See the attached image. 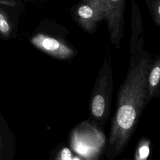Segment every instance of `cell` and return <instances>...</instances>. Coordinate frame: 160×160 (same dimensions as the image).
I'll return each mask as SVG.
<instances>
[{"mask_svg":"<svg viewBox=\"0 0 160 160\" xmlns=\"http://www.w3.org/2000/svg\"><path fill=\"white\" fill-rule=\"evenodd\" d=\"M85 160H91V159H85Z\"/></svg>","mask_w":160,"mask_h":160,"instance_id":"11","label":"cell"},{"mask_svg":"<svg viewBox=\"0 0 160 160\" xmlns=\"http://www.w3.org/2000/svg\"><path fill=\"white\" fill-rule=\"evenodd\" d=\"M112 5L111 14L107 19L109 39L117 49L121 47L124 36V14L126 0H109Z\"/></svg>","mask_w":160,"mask_h":160,"instance_id":"5","label":"cell"},{"mask_svg":"<svg viewBox=\"0 0 160 160\" xmlns=\"http://www.w3.org/2000/svg\"><path fill=\"white\" fill-rule=\"evenodd\" d=\"M15 30V22L11 18L7 12L5 6L1 5L0 9V33L1 36L4 39L11 38Z\"/></svg>","mask_w":160,"mask_h":160,"instance_id":"7","label":"cell"},{"mask_svg":"<svg viewBox=\"0 0 160 160\" xmlns=\"http://www.w3.org/2000/svg\"><path fill=\"white\" fill-rule=\"evenodd\" d=\"M56 160H72V154L69 149L62 148L59 152Z\"/></svg>","mask_w":160,"mask_h":160,"instance_id":"10","label":"cell"},{"mask_svg":"<svg viewBox=\"0 0 160 160\" xmlns=\"http://www.w3.org/2000/svg\"><path fill=\"white\" fill-rule=\"evenodd\" d=\"M111 10L109 0H81L72 7L71 16L84 31L92 33L102 21H107Z\"/></svg>","mask_w":160,"mask_h":160,"instance_id":"4","label":"cell"},{"mask_svg":"<svg viewBox=\"0 0 160 160\" xmlns=\"http://www.w3.org/2000/svg\"><path fill=\"white\" fill-rule=\"evenodd\" d=\"M65 30L55 22H41L31 36L30 43L51 57L69 60L76 55L77 51L66 38Z\"/></svg>","mask_w":160,"mask_h":160,"instance_id":"2","label":"cell"},{"mask_svg":"<svg viewBox=\"0 0 160 160\" xmlns=\"http://www.w3.org/2000/svg\"><path fill=\"white\" fill-rule=\"evenodd\" d=\"M148 11L157 27L160 26V0H145Z\"/></svg>","mask_w":160,"mask_h":160,"instance_id":"9","label":"cell"},{"mask_svg":"<svg viewBox=\"0 0 160 160\" xmlns=\"http://www.w3.org/2000/svg\"><path fill=\"white\" fill-rule=\"evenodd\" d=\"M129 48L128 69L117 92L116 110L108 139V149L114 156L120 154L127 146L150 101L148 78L152 58L144 49L143 34L136 42H130Z\"/></svg>","mask_w":160,"mask_h":160,"instance_id":"1","label":"cell"},{"mask_svg":"<svg viewBox=\"0 0 160 160\" xmlns=\"http://www.w3.org/2000/svg\"><path fill=\"white\" fill-rule=\"evenodd\" d=\"M113 77L111 56L108 54L99 70L89 101L90 112L98 121H106L111 109Z\"/></svg>","mask_w":160,"mask_h":160,"instance_id":"3","label":"cell"},{"mask_svg":"<svg viewBox=\"0 0 160 160\" xmlns=\"http://www.w3.org/2000/svg\"><path fill=\"white\" fill-rule=\"evenodd\" d=\"M151 146V142L148 138L142 137L137 144L134 160H149Z\"/></svg>","mask_w":160,"mask_h":160,"instance_id":"8","label":"cell"},{"mask_svg":"<svg viewBox=\"0 0 160 160\" xmlns=\"http://www.w3.org/2000/svg\"><path fill=\"white\" fill-rule=\"evenodd\" d=\"M148 90L149 101L160 97V55L152 58L148 78Z\"/></svg>","mask_w":160,"mask_h":160,"instance_id":"6","label":"cell"}]
</instances>
